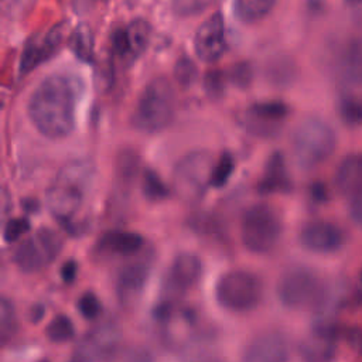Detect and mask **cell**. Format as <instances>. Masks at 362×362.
Returning <instances> with one entry per match:
<instances>
[{
  "label": "cell",
  "mask_w": 362,
  "mask_h": 362,
  "mask_svg": "<svg viewBox=\"0 0 362 362\" xmlns=\"http://www.w3.org/2000/svg\"><path fill=\"white\" fill-rule=\"evenodd\" d=\"M288 358V348L280 332H264L253 338L243 352L249 362H281Z\"/></svg>",
  "instance_id": "obj_18"
},
{
  "label": "cell",
  "mask_w": 362,
  "mask_h": 362,
  "mask_svg": "<svg viewBox=\"0 0 362 362\" xmlns=\"http://www.w3.org/2000/svg\"><path fill=\"white\" fill-rule=\"evenodd\" d=\"M122 332L115 321H103L90 328L74 349L75 361H105L110 359L119 348Z\"/></svg>",
  "instance_id": "obj_10"
},
{
  "label": "cell",
  "mask_w": 362,
  "mask_h": 362,
  "mask_svg": "<svg viewBox=\"0 0 362 362\" xmlns=\"http://www.w3.org/2000/svg\"><path fill=\"white\" fill-rule=\"evenodd\" d=\"M45 335L51 342L62 344L74 338L75 328L71 318L65 314L55 315L45 328Z\"/></svg>",
  "instance_id": "obj_26"
},
{
  "label": "cell",
  "mask_w": 362,
  "mask_h": 362,
  "mask_svg": "<svg viewBox=\"0 0 362 362\" xmlns=\"http://www.w3.org/2000/svg\"><path fill=\"white\" fill-rule=\"evenodd\" d=\"M212 0H174V7L178 14L189 16L204 10Z\"/></svg>",
  "instance_id": "obj_37"
},
{
  "label": "cell",
  "mask_w": 362,
  "mask_h": 362,
  "mask_svg": "<svg viewBox=\"0 0 362 362\" xmlns=\"http://www.w3.org/2000/svg\"><path fill=\"white\" fill-rule=\"evenodd\" d=\"M335 148V134L329 124L318 117L304 119L293 133V153L301 168L324 163Z\"/></svg>",
  "instance_id": "obj_5"
},
{
  "label": "cell",
  "mask_w": 362,
  "mask_h": 362,
  "mask_svg": "<svg viewBox=\"0 0 362 362\" xmlns=\"http://www.w3.org/2000/svg\"><path fill=\"white\" fill-rule=\"evenodd\" d=\"M229 79L235 86L239 88H246L252 82V68L246 62L236 64L230 72H229Z\"/></svg>",
  "instance_id": "obj_36"
},
{
  "label": "cell",
  "mask_w": 362,
  "mask_h": 362,
  "mask_svg": "<svg viewBox=\"0 0 362 362\" xmlns=\"http://www.w3.org/2000/svg\"><path fill=\"white\" fill-rule=\"evenodd\" d=\"M206 93L212 99H218L223 95V86H225V75L221 71H209L204 79Z\"/></svg>",
  "instance_id": "obj_35"
},
{
  "label": "cell",
  "mask_w": 362,
  "mask_h": 362,
  "mask_svg": "<svg viewBox=\"0 0 362 362\" xmlns=\"http://www.w3.org/2000/svg\"><path fill=\"white\" fill-rule=\"evenodd\" d=\"M62 239L49 228H40L13 252L11 260L23 273H37L48 267L61 253Z\"/></svg>",
  "instance_id": "obj_9"
},
{
  "label": "cell",
  "mask_w": 362,
  "mask_h": 362,
  "mask_svg": "<svg viewBox=\"0 0 362 362\" xmlns=\"http://www.w3.org/2000/svg\"><path fill=\"white\" fill-rule=\"evenodd\" d=\"M334 327L325 321H320L311 335L304 339L300 346V352L310 361H325L334 354Z\"/></svg>",
  "instance_id": "obj_19"
},
{
  "label": "cell",
  "mask_w": 362,
  "mask_h": 362,
  "mask_svg": "<svg viewBox=\"0 0 362 362\" xmlns=\"http://www.w3.org/2000/svg\"><path fill=\"white\" fill-rule=\"evenodd\" d=\"M281 230L283 225L279 214L267 204H255L242 216L240 239L252 253L264 255L274 249Z\"/></svg>",
  "instance_id": "obj_6"
},
{
  "label": "cell",
  "mask_w": 362,
  "mask_h": 362,
  "mask_svg": "<svg viewBox=\"0 0 362 362\" xmlns=\"http://www.w3.org/2000/svg\"><path fill=\"white\" fill-rule=\"evenodd\" d=\"M69 48L75 57L83 62H90L93 58V35L88 24H79L69 37Z\"/></svg>",
  "instance_id": "obj_25"
},
{
  "label": "cell",
  "mask_w": 362,
  "mask_h": 362,
  "mask_svg": "<svg viewBox=\"0 0 362 362\" xmlns=\"http://www.w3.org/2000/svg\"><path fill=\"white\" fill-rule=\"evenodd\" d=\"M95 175V165L89 158H74L65 163L51 181L45 192V204L51 215L62 225H68L83 204Z\"/></svg>",
  "instance_id": "obj_2"
},
{
  "label": "cell",
  "mask_w": 362,
  "mask_h": 362,
  "mask_svg": "<svg viewBox=\"0 0 362 362\" xmlns=\"http://www.w3.org/2000/svg\"><path fill=\"white\" fill-rule=\"evenodd\" d=\"M17 331V314L14 304L7 298L1 297L0 301V338L1 341L10 339Z\"/></svg>",
  "instance_id": "obj_28"
},
{
  "label": "cell",
  "mask_w": 362,
  "mask_h": 362,
  "mask_svg": "<svg viewBox=\"0 0 362 362\" xmlns=\"http://www.w3.org/2000/svg\"><path fill=\"white\" fill-rule=\"evenodd\" d=\"M300 243L314 253H334L345 243L344 232L327 221H311L300 232Z\"/></svg>",
  "instance_id": "obj_16"
},
{
  "label": "cell",
  "mask_w": 362,
  "mask_h": 362,
  "mask_svg": "<svg viewBox=\"0 0 362 362\" xmlns=\"http://www.w3.org/2000/svg\"><path fill=\"white\" fill-rule=\"evenodd\" d=\"M65 37V24H57L47 33L33 37L24 47L18 71L21 75L35 69L42 62L48 61L61 47Z\"/></svg>",
  "instance_id": "obj_12"
},
{
  "label": "cell",
  "mask_w": 362,
  "mask_h": 362,
  "mask_svg": "<svg viewBox=\"0 0 362 362\" xmlns=\"http://www.w3.org/2000/svg\"><path fill=\"white\" fill-rule=\"evenodd\" d=\"M276 0H235V16L243 23H255L266 17Z\"/></svg>",
  "instance_id": "obj_24"
},
{
  "label": "cell",
  "mask_w": 362,
  "mask_h": 362,
  "mask_svg": "<svg viewBox=\"0 0 362 362\" xmlns=\"http://www.w3.org/2000/svg\"><path fill=\"white\" fill-rule=\"evenodd\" d=\"M339 113L346 124L362 126V99L356 96L342 98L339 102Z\"/></svg>",
  "instance_id": "obj_30"
},
{
  "label": "cell",
  "mask_w": 362,
  "mask_h": 362,
  "mask_svg": "<svg viewBox=\"0 0 362 362\" xmlns=\"http://www.w3.org/2000/svg\"><path fill=\"white\" fill-rule=\"evenodd\" d=\"M291 189V181L286 168L284 157L276 151L273 153L264 167V173L259 181V191L262 194L288 192Z\"/></svg>",
  "instance_id": "obj_20"
},
{
  "label": "cell",
  "mask_w": 362,
  "mask_h": 362,
  "mask_svg": "<svg viewBox=\"0 0 362 362\" xmlns=\"http://www.w3.org/2000/svg\"><path fill=\"white\" fill-rule=\"evenodd\" d=\"M150 40V25L143 18L130 21L126 27L116 28L112 34L113 52L123 61L132 64L147 48Z\"/></svg>",
  "instance_id": "obj_13"
},
{
  "label": "cell",
  "mask_w": 362,
  "mask_h": 362,
  "mask_svg": "<svg viewBox=\"0 0 362 362\" xmlns=\"http://www.w3.org/2000/svg\"><path fill=\"white\" fill-rule=\"evenodd\" d=\"M78 311L85 320H93L102 313V303L93 293H83L78 300Z\"/></svg>",
  "instance_id": "obj_33"
},
{
  "label": "cell",
  "mask_w": 362,
  "mask_h": 362,
  "mask_svg": "<svg viewBox=\"0 0 362 362\" xmlns=\"http://www.w3.org/2000/svg\"><path fill=\"white\" fill-rule=\"evenodd\" d=\"M76 103L75 81L68 75L52 74L35 86L28 99L27 112L40 134L59 140L69 136L75 127Z\"/></svg>",
  "instance_id": "obj_1"
},
{
  "label": "cell",
  "mask_w": 362,
  "mask_h": 362,
  "mask_svg": "<svg viewBox=\"0 0 362 362\" xmlns=\"http://www.w3.org/2000/svg\"><path fill=\"white\" fill-rule=\"evenodd\" d=\"M175 113V95L164 76L153 78L140 93L132 124L141 133H158L170 126Z\"/></svg>",
  "instance_id": "obj_3"
},
{
  "label": "cell",
  "mask_w": 362,
  "mask_h": 362,
  "mask_svg": "<svg viewBox=\"0 0 362 362\" xmlns=\"http://www.w3.org/2000/svg\"><path fill=\"white\" fill-rule=\"evenodd\" d=\"M144 245V239L141 235L136 232L127 230H110L100 236L98 247L102 252L120 255V256H132L136 255Z\"/></svg>",
  "instance_id": "obj_21"
},
{
  "label": "cell",
  "mask_w": 362,
  "mask_h": 362,
  "mask_svg": "<svg viewBox=\"0 0 362 362\" xmlns=\"http://www.w3.org/2000/svg\"><path fill=\"white\" fill-rule=\"evenodd\" d=\"M233 170H235V158L228 151L222 153L221 157L215 161L211 185L216 187V188L223 187L228 182V180L230 178Z\"/></svg>",
  "instance_id": "obj_31"
},
{
  "label": "cell",
  "mask_w": 362,
  "mask_h": 362,
  "mask_svg": "<svg viewBox=\"0 0 362 362\" xmlns=\"http://www.w3.org/2000/svg\"><path fill=\"white\" fill-rule=\"evenodd\" d=\"M141 189H143L144 197L147 199H150V201H161V199L167 198L168 194H170V191H168L167 185L164 184V181L151 168L144 170Z\"/></svg>",
  "instance_id": "obj_27"
},
{
  "label": "cell",
  "mask_w": 362,
  "mask_h": 362,
  "mask_svg": "<svg viewBox=\"0 0 362 362\" xmlns=\"http://www.w3.org/2000/svg\"><path fill=\"white\" fill-rule=\"evenodd\" d=\"M263 283L252 272L230 270L222 274L215 286L218 304L230 313H247L259 305Z\"/></svg>",
  "instance_id": "obj_7"
},
{
  "label": "cell",
  "mask_w": 362,
  "mask_h": 362,
  "mask_svg": "<svg viewBox=\"0 0 362 362\" xmlns=\"http://www.w3.org/2000/svg\"><path fill=\"white\" fill-rule=\"evenodd\" d=\"M202 263L197 255L180 253L174 257L164 280V291L171 297L191 290L201 279Z\"/></svg>",
  "instance_id": "obj_15"
},
{
  "label": "cell",
  "mask_w": 362,
  "mask_h": 362,
  "mask_svg": "<svg viewBox=\"0 0 362 362\" xmlns=\"http://www.w3.org/2000/svg\"><path fill=\"white\" fill-rule=\"evenodd\" d=\"M197 76H198V69H197V65L192 62V59H189L188 57L178 58L174 66L175 82L182 89H187L195 82Z\"/></svg>",
  "instance_id": "obj_32"
},
{
  "label": "cell",
  "mask_w": 362,
  "mask_h": 362,
  "mask_svg": "<svg viewBox=\"0 0 362 362\" xmlns=\"http://www.w3.org/2000/svg\"><path fill=\"white\" fill-rule=\"evenodd\" d=\"M348 6H359L362 4V0H345Z\"/></svg>",
  "instance_id": "obj_40"
},
{
  "label": "cell",
  "mask_w": 362,
  "mask_h": 362,
  "mask_svg": "<svg viewBox=\"0 0 362 362\" xmlns=\"http://www.w3.org/2000/svg\"><path fill=\"white\" fill-rule=\"evenodd\" d=\"M76 272H78V264L74 260H68L62 264L61 267V277L65 283H72L76 277Z\"/></svg>",
  "instance_id": "obj_39"
},
{
  "label": "cell",
  "mask_w": 362,
  "mask_h": 362,
  "mask_svg": "<svg viewBox=\"0 0 362 362\" xmlns=\"http://www.w3.org/2000/svg\"><path fill=\"white\" fill-rule=\"evenodd\" d=\"M30 230V222L25 218H11L4 223L3 239L8 243L18 240Z\"/></svg>",
  "instance_id": "obj_34"
},
{
  "label": "cell",
  "mask_w": 362,
  "mask_h": 362,
  "mask_svg": "<svg viewBox=\"0 0 362 362\" xmlns=\"http://www.w3.org/2000/svg\"><path fill=\"white\" fill-rule=\"evenodd\" d=\"M351 216L362 228V189L352 197Z\"/></svg>",
  "instance_id": "obj_38"
},
{
  "label": "cell",
  "mask_w": 362,
  "mask_h": 362,
  "mask_svg": "<svg viewBox=\"0 0 362 362\" xmlns=\"http://www.w3.org/2000/svg\"><path fill=\"white\" fill-rule=\"evenodd\" d=\"M277 297L283 305L301 310L320 304L324 297V288L320 277L311 269L294 266L279 279Z\"/></svg>",
  "instance_id": "obj_8"
},
{
  "label": "cell",
  "mask_w": 362,
  "mask_h": 362,
  "mask_svg": "<svg viewBox=\"0 0 362 362\" xmlns=\"http://www.w3.org/2000/svg\"><path fill=\"white\" fill-rule=\"evenodd\" d=\"M215 158L204 150H194L182 156L173 171V187L177 195L189 204L202 199L211 185Z\"/></svg>",
  "instance_id": "obj_4"
},
{
  "label": "cell",
  "mask_w": 362,
  "mask_h": 362,
  "mask_svg": "<svg viewBox=\"0 0 362 362\" xmlns=\"http://www.w3.org/2000/svg\"><path fill=\"white\" fill-rule=\"evenodd\" d=\"M150 274L147 260H137L126 264L116 277V296L123 307L133 305L141 296Z\"/></svg>",
  "instance_id": "obj_17"
},
{
  "label": "cell",
  "mask_w": 362,
  "mask_h": 362,
  "mask_svg": "<svg viewBox=\"0 0 362 362\" xmlns=\"http://www.w3.org/2000/svg\"><path fill=\"white\" fill-rule=\"evenodd\" d=\"M335 184L344 195L351 198L362 189V156H349L339 164Z\"/></svg>",
  "instance_id": "obj_22"
},
{
  "label": "cell",
  "mask_w": 362,
  "mask_h": 362,
  "mask_svg": "<svg viewBox=\"0 0 362 362\" xmlns=\"http://www.w3.org/2000/svg\"><path fill=\"white\" fill-rule=\"evenodd\" d=\"M341 72L345 81L362 85V35L346 44L341 57Z\"/></svg>",
  "instance_id": "obj_23"
},
{
  "label": "cell",
  "mask_w": 362,
  "mask_h": 362,
  "mask_svg": "<svg viewBox=\"0 0 362 362\" xmlns=\"http://www.w3.org/2000/svg\"><path fill=\"white\" fill-rule=\"evenodd\" d=\"M139 160L133 151L124 150L116 160V178L119 182L129 184L137 174Z\"/></svg>",
  "instance_id": "obj_29"
},
{
  "label": "cell",
  "mask_w": 362,
  "mask_h": 362,
  "mask_svg": "<svg viewBox=\"0 0 362 362\" xmlns=\"http://www.w3.org/2000/svg\"><path fill=\"white\" fill-rule=\"evenodd\" d=\"M194 49L197 57L208 64L218 61L223 55L226 40L221 13H214L198 27L194 37Z\"/></svg>",
  "instance_id": "obj_14"
},
{
  "label": "cell",
  "mask_w": 362,
  "mask_h": 362,
  "mask_svg": "<svg viewBox=\"0 0 362 362\" xmlns=\"http://www.w3.org/2000/svg\"><path fill=\"white\" fill-rule=\"evenodd\" d=\"M287 115L288 109L280 100L256 102L246 109L243 124L257 137H273L280 132Z\"/></svg>",
  "instance_id": "obj_11"
}]
</instances>
